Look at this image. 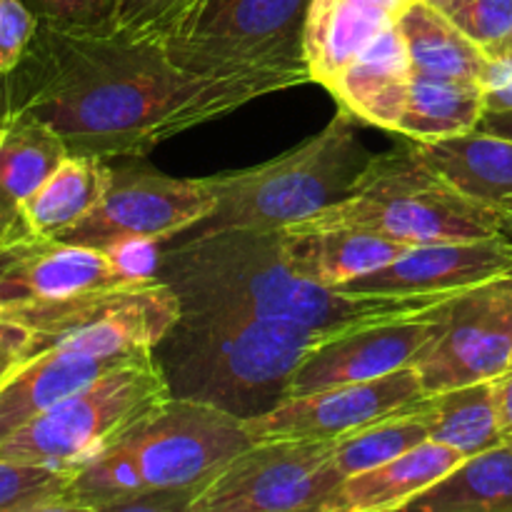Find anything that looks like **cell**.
Returning <instances> with one entry per match:
<instances>
[{"label": "cell", "instance_id": "cell-1", "mask_svg": "<svg viewBox=\"0 0 512 512\" xmlns=\"http://www.w3.org/2000/svg\"><path fill=\"white\" fill-rule=\"evenodd\" d=\"M288 75L210 78L180 68L163 38L100 23L38 20L3 78V118L48 125L70 155L143 158L155 145L295 88Z\"/></svg>", "mask_w": 512, "mask_h": 512}, {"label": "cell", "instance_id": "cell-11", "mask_svg": "<svg viewBox=\"0 0 512 512\" xmlns=\"http://www.w3.org/2000/svg\"><path fill=\"white\" fill-rule=\"evenodd\" d=\"M215 208L205 178H170L145 165L113 168V180L100 203L60 240L108 248L118 240H163L195 230Z\"/></svg>", "mask_w": 512, "mask_h": 512}, {"label": "cell", "instance_id": "cell-18", "mask_svg": "<svg viewBox=\"0 0 512 512\" xmlns=\"http://www.w3.org/2000/svg\"><path fill=\"white\" fill-rule=\"evenodd\" d=\"M413 3L415 0H313L305 20V58L313 83L328 90L345 65L380 33L398 25Z\"/></svg>", "mask_w": 512, "mask_h": 512}, {"label": "cell", "instance_id": "cell-25", "mask_svg": "<svg viewBox=\"0 0 512 512\" xmlns=\"http://www.w3.org/2000/svg\"><path fill=\"white\" fill-rule=\"evenodd\" d=\"M483 115L485 93L480 80L415 70L398 133L415 143H435L470 133Z\"/></svg>", "mask_w": 512, "mask_h": 512}, {"label": "cell", "instance_id": "cell-30", "mask_svg": "<svg viewBox=\"0 0 512 512\" xmlns=\"http://www.w3.org/2000/svg\"><path fill=\"white\" fill-rule=\"evenodd\" d=\"M70 465L0 458V512H73Z\"/></svg>", "mask_w": 512, "mask_h": 512}, {"label": "cell", "instance_id": "cell-32", "mask_svg": "<svg viewBox=\"0 0 512 512\" xmlns=\"http://www.w3.org/2000/svg\"><path fill=\"white\" fill-rule=\"evenodd\" d=\"M195 0H110L108 20L148 38H168Z\"/></svg>", "mask_w": 512, "mask_h": 512}, {"label": "cell", "instance_id": "cell-20", "mask_svg": "<svg viewBox=\"0 0 512 512\" xmlns=\"http://www.w3.org/2000/svg\"><path fill=\"white\" fill-rule=\"evenodd\" d=\"M465 455L438 440H425L383 465L348 475L323 512H393L450 473Z\"/></svg>", "mask_w": 512, "mask_h": 512}, {"label": "cell", "instance_id": "cell-41", "mask_svg": "<svg viewBox=\"0 0 512 512\" xmlns=\"http://www.w3.org/2000/svg\"><path fill=\"white\" fill-rule=\"evenodd\" d=\"M500 208H503L505 213H512V198H510V200H505V203L500 205Z\"/></svg>", "mask_w": 512, "mask_h": 512}, {"label": "cell", "instance_id": "cell-38", "mask_svg": "<svg viewBox=\"0 0 512 512\" xmlns=\"http://www.w3.org/2000/svg\"><path fill=\"white\" fill-rule=\"evenodd\" d=\"M495 393H498V408L505 438L512 440V365L500 378H495Z\"/></svg>", "mask_w": 512, "mask_h": 512}, {"label": "cell", "instance_id": "cell-23", "mask_svg": "<svg viewBox=\"0 0 512 512\" xmlns=\"http://www.w3.org/2000/svg\"><path fill=\"white\" fill-rule=\"evenodd\" d=\"M418 148L468 198L495 208L512 198V138L475 128L435 143H418Z\"/></svg>", "mask_w": 512, "mask_h": 512}, {"label": "cell", "instance_id": "cell-27", "mask_svg": "<svg viewBox=\"0 0 512 512\" xmlns=\"http://www.w3.org/2000/svg\"><path fill=\"white\" fill-rule=\"evenodd\" d=\"M398 28L408 45L410 63L418 73L453 75V78L480 80L488 65V55L453 23L448 13L415 0Z\"/></svg>", "mask_w": 512, "mask_h": 512}, {"label": "cell", "instance_id": "cell-14", "mask_svg": "<svg viewBox=\"0 0 512 512\" xmlns=\"http://www.w3.org/2000/svg\"><path fill=\"white\" fill-rule=\"evenodd\" d=\"M418 370L403 368L363 383L333 385L315 393L285 398L270 413L248 420L255 440L265 438H323L335 440L403 405L425 398Z\"/></svg>", "mask_w": 512, "mask_h": 512}, {"label": "cell", "instance_id": "cell-4", "mask_svg": "<svg viewBox=\"0 0 512 512\" xmlns=\"http://www.w3.org/2000/svg\"><path fill=\"white\" fill-rule=\"evenodd\" d=\"M363 230L403 245L478 240L508 233L503 208L460 193L408 140L373 155L353 193L288 230Z\"/></svg>", "mask_w": 512, "mask_h": 512}, {"label": "cell", "instance_id": "cell-3", "mask_svg": "<svg viewBox=\"0 0 512 512\" xmlns=\"http://www.w3.org/2000/svg\"><path fill=\"white\" fill-rule=\"evenodd\" d=\"M328 333L253 315L183 313L153 353L173 398L253 420L288 398L298 365Z\"/></svg>", "mask_w": 512, "mask_h": 512}, {"label": "cell", "instance_id": "cell-13", "mask_svg": "<svg viewBox=\"0 0 512 512\" xmlns=\"http://www.w3.org/2000/svg\"><path fill=\"white\" fill-rule=\"evenodd\" d=\"M512 365V273L448 300L443 330L413 365L425 393L495 380Z\"/></svg>", "mask_w": 512, "mask_h": 512}, {"label": "cell", "instance_id": "cell-24", "mask_svg": "<svg viewBox=\"0 0 512 512\" xmlns=\"http://www.w3.org/2000/svg\"><path fill=\"white\" fill-rule=\"evenodd\" d=\"M110 180L113 165L105 158L68 155L25 205L23 233L63 238L100 203Z\"/></svg>", "mask_w": 512, "mask_h": 512}, {"label": "cell", "instance_id": "cell-31", "mask_svg": "<svg viewBox=\"0 0 512 512\" xmlns=\"http://www.w3.org/2000/svg\"><path fill=\"white\" fill-rule=\"evenodd\" d=\"M448 15L488 58L512 55V0H453Z\"/></svg>", "mask_w": 512, "mask_h": 512}, {"label": "cell", "instance_id": "cell-9", "mask_svg": "<svg viewBox=\"0 0 512 512\" xmlns=\"http://www.w3.org/2000/svg\"><path fill=\"white\" fill-rule=\"evenodd\" d=\"M253 443L248 420L170 395L115 445L133 465L143 493L165 490L185 495L193 508L210 480Z\"/></svg>", "mask_w": 512, "mask_h": 512}, {"label": "cell", "instance_id": "cell-28", "mask_svg": "<svg viewBox=\"0 0 512 512\" xmlns=\"http://www.w3.org/2000/svg\"><path fill=\"white\" fill-rule=\"evenodd\" d=\"M433 423V398L425 395V398L403 405V408L335 440L333 463L338 465L345 478L363 473V470L388 463V460L403 455L405 450L430 440Z\"/></svg>", "mask_w": 512, "mask_h": 512}, {"label": "cell", "instance_id": "cell-17", "mask_svg": "<svg viewBox=\"0 0 512 512\" xmlns=\"http://www.w3.org/2000/svg\"><path fill=\"white\" fill-rule=\"evenodd\" d=\"M413 63L398 25L365 45L330 85L340 110L360 123L398 133L413 83Z\"/></svg>", "mask_w": 512, "mask_h": 512}, {"label": "cell", "instance_id": "cell-26", "mask_svg": "<svg viewBox=\"0 0 512 512\" xmlns=\"http://www.w3.org/2000/svg\"><path fill=\"white\" fill-rule=\"evenodd\" d=\"M408 512H512V443L460 460L405 505Z\"/></svg>", "mask_w": 512, "mask_h": 512}, {"label": "cell", "instance_id": "cell-42", "mask_svg": "<svg viewBox=\"0 0 512 512\" xmlns=\"http://www.w3.org/2000/svg\"><path fill=\"white\" fill-rule=\"evenodd\" d=\"M505 215H508V233L512 235V213H505Z\"/></svg>", "mask_w": 512, "mask_h": 512}, {"label": "cell", "instance_id": "cell-43", "mask_svg": "<svg viewBox=\"0 0 512 512\" xmlns=\"http://www.w3.org/2000/svg\"><path fill=\"white\" fill-rule=\"evenodd\" d=\"M510 443H512V440H510Z\"/></svg>", "mask_w": 512, "mask_h": 512}, {"label": "cell", "instance_id": "cell-40", "mask_svg": "<svg viewBox=\"0 0 512 512\" xmlns=\"http://www.w3.org/2000/svg\"><path fill=\"white\" fill-rule=\"evenodd\" d=\"M423 3H428V5H433V8L448 13V8H450V3H453V0H423Z\"/></svg>", "mask_w": 512, "mask_h": 512}, {"label": "cell", "instance_id": "cell-36", "mask_svg": "<svg viewBox=\"0 0 512 512\" xmlns=\"http://www.w3.org/2000/svg\"><path fill=\"white\" fill-rule=\"evenodd\" d=\"M480 85L485 93V113L512 110V55L490 58Z\"/></svg>", "mask_w": 512, "mask_h": 512}, {"label": "cell", "instance_id": "cell-34", "mask_svg": "<svg viewBox=\"0 0 512 512\" xmlns=\"http://www.w3.org/2000/svg\"><path fill=\"white\" fill-rule=\"evenodd\" d=\"M108 253V258L113 260L115 270L123 275L125 280H150L158 278L160 260H163L165 250H160V243L155 240H118V243L108 245V248H100Z\"/></svg>", "mask_w": 512, "mask_h": 512}, {"label": "cell", "instance_id": "cell-7", "mask_svg": "<svg viewBox=\"0 0 512 512\" xmlns=\"http://www.w3.org/2000/svg\"><path fill=\"white\" fill-rule=\"evenodd\" d=\"M168 398V380L153 348L140 350L15 430L0 443V458L75 465L118 443Z\"/></svg>", "mask_w": 512, "mask_h": 512}, {"label": "cell", "instance_id": "cell-22", "mask_svg": "<svg viewBox=\"0 0 512 512\" xmlns=\"http://www.w3.org/2000/svg\"><path fill=\"white\" fill-rule=\"evenodd\" d=\"M285 243L300 273L328 288H345L393 263L410 245L363 230H285Z\"/></svg>", "mask_w": 512, "mask_h": 512}, {"label": "cell", "instance_id": "cell-2", "mask_svg": "<svg viewBox=\"0 0 512 512\" xmlns=\"http://www.w3.org/2000/svg\"><path fill=\"white\" fill-rule=\"evenodd\" d=\"M158 278L175 290L183 313L253 315L310 330L428 308L460 293L368 295L328 288L300 273L285 230H195L193 238L165 250Z\"/></svg>", "mask_w": 512, "mask_h": 512}, {"label": "cell", "instance_id": "cell-15", "mask_svg": "<svg viewBox=\"0 0 512 512\" xmlns=\"http://www.w3.org/2000/svg\"><path fill=\"white\" fill-rule=\"evenodd\" d=\"M115 283L130 280L100 248L35 233L0 243V315L5 318Z\"/></svg>", "mask_w": 512, "mask_h": 512}, {"label": "cell", "instance_id": "cell-29", "mask_svg": "<svg viewBox=\"0 0 512 512\" xmlns=\"http://www.w3.org/2000/svg\"><path fill=\"white\" fill-rule=\"evenodd\" d=\"M435 423L430 438L458 450L465 458L508 443L500 420L495 380L458 385L430 395Z\"/></svg>", "mask_w": 512, "mask_h": 512}, {"label": "cell", "instance_id": "cell-39", "mask_svg": "<svg viewBox=\"0 0 512 512\" xmlns=\"http://www.w3.org/2000/svg\"><path fill=\"white\" fill-rule=\"evenodd\" d=\"M478 130L503 135V138H512V110H505V113H485Z\"/></svg>", "mask_w": 512, "mask_h": 512}, {"label": "cell", "instance_id": "cell-8", "mask_svg": "<svg viewBox=\"0 0 512 512\" xmlns=\"http://www.w3.org/2000/svg\"><path fill=\"white\" fill-rule=\"evenodd\" d=\"M183 315L163 278L115 283L55 303L20 310L10 320L33 333L30 358L45 350L90 355L138 353L155 348Z\"/></svg>", "mask_w": 512, "mask_h": 512}, {"label": "cell", "instance_id": "cell-6", "mask_svg": "<svg viewBox=\"0 0 512 512\" xmlns=\"http://www.w3.org/2000/svg\"><path fill=\"white\" fill-rule=\"evenodd\" d=\"M313 0H195L165 38L170 58L195 75L273 73L313 83L305 20Z\"/></svg>", "mask_w": 512, "mask_h": 512}, {"label": "cell", "instance_id": "cell-19", "mask_svg": "<svg viewBox=\"0 0 512 512\" xmlns=\"http://www.w3.org/2000/svg\"><path fill=\"white\" fill-rule=\"evenodd\" d=\"M150 350V348H148ZM140 353V350H138ZM135 353L90 355L75 350H45L25 360L0 385V443L55 403L85 388Z\"/></svg>", "mask_w": 512, "mask_h": 512}, {"label": "cell", "instance_id": "cell-37", "mask_svg": "<svg viewBox=\"0 0 512 512\" xmlns=\"http://www.w3.org/2000/svg\"><path fill=\"white\" fill-rule=\"evenodd\" d=\"M33 333L25 325L0 315V385L30 358Z\"/></svg>", "mask_w": 512, "mask_h": 512}, {"label": "cell", "instance_id": "cell-35", "mask_svg": "<svg viewBox=\"0 0 512 512\" xmlns=\"http://www.w3.org/2000/svg\"><path fill=\"white\" fill-rule=\"evenodd\" d=\"M40 20L55 23H100L108 18L110 0H25Z\"/></svg>", "mask_w": 512, "mask_h": 512}, {"label": "cell", "instance_id": "cell-5", "mask_svg": "<svg viewBox=\"0 0 512 512\" xmlns=\"http://www.w3.org/2000/svg\"><path fill=\"white\" fill-rule=\"evenodd\" d=\"M345 110L313 138L253 168L208 175L215 208L195 230H288L353 193L370 153Z\"/></svg>", "mask_w": 512, "mask_h": 512}, {"label": "cell", "instance_id": "cell-21", "mask_svg": "<svg viewBox=\"0 0 512 512\" xmlns=\"http://www.w3.org/2000/svg\"><path fill=\"white\" fill-rule=\"evenodd\" d=\"M63 140L33 118L0 120V243L23 233V210L68 158Z\"/></svg>", "mask_w": 512, "mask_h": 512}, {"label": "cell", "instance_id": "cell-10", "mask_svg": "<svg viewBox=\"0 0 512 512\" xmlns=\"http://www.w3.org/2000/svg\"><path fill=\"white\" fill-rule=\"evenodd\" d=\"M335 440H255L210 480L190 512H323L345 480L333 463Z\"/></svg>", "mask_w": 512, "mask_h": 512}, {"label": "cell", "instance_id": "cell-12", "mask_svg": "<svg viewBox=\"0 0 512 512\" xmlns=\"http://www.w3.org/2000/svg\"><path fill=\"white\" fill-rule=\"evenodd\" d=\"M448 300L328 333L298 365L290 380L288 398L413 368L443 330Z\"/></svg>", "mask_w": 512, "mask_h": 512}, {"label": "cell", "instance_id": "cell-33", "mask_svg": "<svg viewBox=\"0 0 512 512\" xmlns=\"http://www.w3.org/2000/svg\"><path fill=\"white\" fill-rule=\"evenodd\" d=\"M38 20L25 0H0V80L20 63L38 30Z\"/></svg>", "mask_w": 512, "mask_h": 512}, {"label": "cell", "instance_id": "cell-16", "mask_svg": "<svg viewBox=\"0 0 512 512\" xmlns=\"http://www.w3.org/2000/svg\"><path fill=\"white\" fill-rule=\"evenodd\" d=\"M512 273V235L410 245L400 258L343 290L368 295L455 293Z\"/></svg>", "mask_w": 512, "mask_h": 512}]
</instances>
